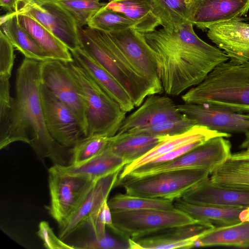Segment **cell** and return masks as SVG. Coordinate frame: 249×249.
<instances>
[{
    "instance_id": "6da1fadb",
    "label": "cell",
    "mask_w": 249,
    "mask_h": 249,
    "mask_svg": "<svg viewBox=\"0 0 249 249\" xmlns=\"http://www.w3.org/2000/svg\"><path fill=\"white\" fill-rule=\"evenodd\" d=\"M155 51L163 91L178 95L200 83L218 65L229 57L195 33L187 23L144 34Z\"/></svg>"
},
{
    "instance_id": "7a4b0ae2",
    "label": "cell",
    "mask_w": 249,
    "mask_h": 249,
    "mask_svg": "<svg viewBox=\"0 0 249 249\" xmlns=\"http://www.w3.org/2000/svg\"><path fill=\"white\" fill-rule=\"evenodd\" d=\"M40 62L24 58L16 77V94L12 97L11 108L6 128L0 135V149L16 142L31 145L37 157L50 159L53 165H68L71 148L55 141L45 125L40 92Z\"/></svg>"
},
{
    "instance_id": "3957f363",
    "label": "cell",
    "mask_w": 249,
    "mask_h": 249,
    "mask_svg": "<svg viewBox=\"0 0 249 249\" xmlns=\"http://www.w3.org/2000/svg\"><path fill=\"white\" fill-rule=\"evenodd\" d=\"M80 46L124 89L135 107L158 89L131 65L106 32L87 26L77 28Z\"/></svg>"
},
{
    "instance_id": "277c9868",
    "label": "cell",
    "mask_w": 249,
    "mask_h": 249,
    "mask_svg": "<svg viewBox=\"0 0 249 249\" xmlns=\"http://www.w3.org/2000/svg\"><path fill=\"white\" fill-rule=\"evenodd\" d=\"M181 99L186 103L214 105L249 113V66L223 62L183 94Z\"/></svg>"
},
{
    "instance_id": "5b68a950",
    "label": "cell",
    "mask_w": 249,
    "mask_h": 249,
    "mask_svg": "<svg viewBox=\"0 0 249 249\" xmlns=\"http://www.w3.org/2000/svg\"><path fill=\"white\" fill-rule=\"evenodd\" d=\"M66 65L84 106L86 137L115 135L126 112L74 62Z\"/></svg>"
},
{
    "instance_id": "8992f818",
    "label": "cell",
    "mask_w": 249,
    "mask_h": 249,
    "mask_svg": "<svg viewBox=\"0 0 249 249\" xmlns=\"http://www.w3.org/2000/svg\"><path fill=\"white\" fill-rule=\"evenodd\" d=\"M210 174V172L203 169L167 171L140 178L118 179L116 185L122 186L127 194L174 201L181 198Z\"/></svg>"
},
{
    "instance_id": "52a82bcc",
    "label": "cell",
    "mask_w": 249,
    "mask_h": 249,
    "mask_svg": "<svg viewBox=\"0 0 249 249\" xmlns=\"http://www.w3.org/2000/svg\"><path fill=\"white\" fill-rule=\"evenodd\" d=\"M48 173L50 203L47 209L60 227L77 211L96 180L64 173L53 165Z\"/></svg>"
},
{
    "instance_id": "ba28073f",
    "label": "cell",
    "mask_w": 249,
    "mask_h": 249,
    "mask_svg": "<svg viewBox=\"0 0 249 249\" xmlns=\"http://www.w3.org/2000/svg\"><path fill=\"white\" fill-rule=\"evenodd\" d=\"M114 233L129 239L164 228L190 224L196 221L175 208L111 211Z\"/></svg>"
},
{
    "instance_id": "9c48e42d",
    "label": "cell",
    "mask_w": 249,
    "mask_h": 249,
    "mask_svg": "<svg viewBox=\"0 0 249 249\" xmlns=\"http://www.w3.org/2000/svg\"><path fill=\"white\" fill-rule=\"evenodd\" d=\"M15 13L36 20L70 51L81 47L75 20L57 0H18Z\"/></svg>"
},
{
    "instance_id": "30bf717a",
    "label": "cell",
    "mask_w": 249,
    "mask_h": 249,
    "mask_svg": "<svg viewBox=\"0 0 249 249\" xmlns=\"http://www.w3.org/2000/svg\"><path fill=\"white\" fill-rule=\"evenodd\" d=\"M225 138L222 136L211 138L172 161L145 170L133 171L124 178H136L164 171L186 169H203L211 174L231 155V144Z\"/></svg>"
},
{
    "instance_id": "8fae6325",
    "label": "cell",
    "mask_w": 249,
    "mask_h": 249,
    "mask_svg": "<svg viewBox=\"0 0 249 249\" xmlns=\"http://www.w3.org/2000/svg\"><path fill=\"white\" fill-rule=\"evenodd\" d=\"M40 79L41 83L71 110L84 137H86L87 123L84 106L66 64L52 59L40 62Z\"/></svg>"
},
{
    "instance_id": "7c38bea8",
    "label": "cell",
    "mask_w": 249,
    "mask_h": 249,
    "mask_svg": "<svg viewBox=\"0 0 249 249\" xmlns=\"http://www.w3.org/2000/svg\"><path fill=\"white\" fill-rule=\"evenodd\" d=\"M107 33L135 69L161 94L163 89L159 75L156 54L144 34L133 28Z\"/></svg>"
},
{
    "instance_id": "4fadbf2b",
    "label": "cell",
    "mask_w": 249,
    "mask_h": 249,
    "mask_svg": "<svg viewBox=\"0 0 249 249\" xmlns=\"http://www.w3.org/2000/svg\"><path fill=\"white\" fill-rule=\"evenodd\" d=\"M40 92L44 121L51 136L61 145L73 147L84 137L71 110L41 83Z\"/></svg>"
},
{
    "instance_id": "5bb4252c",
    "label": "cell",
    "mask_w": 249,
    "mask_h": 249,
    "mask_svg": "<svg viewBox=\"0 0 249 249\" xmlns=\"http://www.w3.org/2000/svg\"><path fill=\"white\" fill-rule=\"evenodd\" d=\"M178 111L200 125L221 133L249 132V113H241L224 107L184 103L177 105Z\"/></svg>"
},
{
    "instance_id": "9a60e30c",
    "label": "cell",
    "mask_w": 249,
    "mask_h": 249,
    "mask_svg": "<svg viewBox=\"0 0 249 249\" xmlns=\"http://www.w3.org/2000/svg\"><path fill=\"white\" fill-rule=\"evenodd\" d=\"M214 227L212 224L197 221L164 228L129 238L130 249L192 248L199 235Z\"/></svg>"
},
{
    "instance_id": "2e32d148",
    "label": "cell",
    "mask_w": 249,
    "mask_h": 249,
    "mask_svg": "<svg viewBox=\"0 0 249 249\" xmlns=\"http://www.w3.org/2000/svg\"><path fill=\"white\" fill-rule=\"evenodd\" d=\"M208 38L226 54L230 61H249V23L236 19L213 24L208 28Z\"/></svg>"
},
{
    "instance_id": "e0dca14e",
    "label": "cell",
    "mask_w": 249,
    "mask_h": 249,
    "mask_svg": "<svg viewBox=\"0 0 249 249\" xmlns=\"http://www.w3.org/2000/svg\"><path fill=\"white\" fill-rule=\"evenodd\" d=\"M158 94L146 97L135 111L126 116L117 133H124L168 120L179 119L185 116L178 111L171 98Z\"/></svg>"
},
{
    "instance_id": "ac0fdd59",
    "label": "cell",
    "mask_w": 249,
    "mask_h": 249,
    "mask_svg": "<svg viewBox=\"0 0 249 249\" xmlns=\"http://www.w3.org/2000/svg\"><path fill=\"white\" fill-rule=\"evenodd\" d=\"M181 198L197 205L223 208L249 207V191L217 185L209 177L187 192Z\"/></svg>"
},
{
    "instance_id": "d6986e66",
    "label": "cell",
    "mask_w": 249,
    "mask_h": 249,
    "mask_svg": "<svg viewBox=\"0 0 249 249\" xmlns=\"http://www.w3.org/2000/svg\"><path fill=\"white\" fill-rule=\"evenodd\" d=\"M121 171L101 178L93 187L74 214L59 227V237L64 240L73 232L84 226L89 218L98 213L111 190L116 185Z\"/></svg>"
},
{
    "instance_id": "ffe728a7",
    "label": "cell",
    "mask_w": 249,
    "mask_h": 249,
    "mask_svg": "<svg viewBox=\"0 0 249 249\" xmlns=\"http://www.w3.org/2000/svg\"><path fill=\"white\" fill-rule=\"evenodd\" d=\"M74 62L82 69L126 112L135 105L121 84L81 47L70 51Z\"/></svg>"
},
{
    "instance_id": "44dd1931",
    "label": "cell",
    "mask_w": 249,
    "mask_h": 249,
    "mask_svg": "<svg viewBox=\"0 0 249 249\" xmlns=\"http://www.w3.org/2000/svg\"><path fill=\"white\" fill-rule=\"evenodd\" d=\"M231 136V134L221 133L211 130L204 126L195 125L183 133L169 136L139 159L125 165L122 171L120 172L118 179L124 178L133 170L185 144L197 140L207 141L216 137L229 138Z\"/></svg>"
},
{
    "instance_id": "7402d4cb",
    "label": "cell",
    "mask_w": 249,
    "mask_h": 249,
    "mask_svg": "<svg viewBox=\"0 0 249 249\" xmlns=\"http://www.w3.org/2000/svg\"><path fill=\"white\" fill-rule=\"evenodd\" d=\"M249 10V0H201L192 20L202 30L212 24L241 19Z\"/></svg>"
},
{
    "instance_id": "603a6c76",
    "label": "cell",
    "mask_w": 249,
    "mask_h": 249,
    "mask_svg": "<svg viewBox=\"0 0 249 249\" xmlns=\"http://www.w3.org/2000/svg\"><path fill=\"white\" fill-rule=\"evenodd\" d=\"M126 164V162L114 154L107 145L101 153L87 161L77 164L53 166L64 173L97 180L109 174L122 170Z\"/></svg>"
},
{
    "instance_id": "cb8c5ba5",
    "label": "cell",
    "mask_w": 249,
    "mask_h": 249,
    "mask_svg": "<svg viewBox=\"0 0 249 249\" xmlns=\"http://www.w3.org/2000/svg\"><path fill=\"white\" fill-rule=\"evenodd\" d=\"M168 137L128 132L117 133L110 138L108 146L128 164L143 156Z\"/></svg>"
},
{
    "instance_id": "d4e9b609",
    "label": "cell",
    "mask_w": 249,
    "mask_h": 249,
    "mask_svg": "<svg viewBox=\"0 0 249 249\" xmlns=\"http://www.w3.org/2000/svg\"><path fill=\"white\" fill-rule=\"evenodd\" d=\"M17 15L20 26L31 36L49 59L65 64L74 62L70 50L54 35L32 18Z\"/></svg>"
},
{
    "instance_id": "484cf974",
    "label": "cell",
    "mask_w": 249,
    "mask_h": 249,
    "mask_svg": "<svg viewBox=\"0 0 249 249\" xmlns=\"http://www.w3.org/2000/svg\"><path fill=\"white\" fill-rule=\"evenodd\" d=\"M105 7L134 21V29L142 33L153 32L160 25L151 0H115L107 3Z\"/></svg>"
},
{
    "instance_id": "4316f807",
    "label": "cell",
    "mask_w": 249,
    "mask_h": 249,
    "mask_svg": "<svg viewBox=\"0 0 249 249\" xmlns=\"http://www.w3.org/2000/svg\"><path fill=\"white\" fill-rule=\"evenodd\" d=\"M213 246L249 248V222L215 227L199 235L194 244V247Z\"/></svg>"
},
{
    "instance_id": "83f0119b",
    "label": "cell",
    "mask_w": 249,
    "mask_h": 249,
    "mask_svg": "<svg viewBox=\"0 0 249 249\" xmlns=\"http://www.w3.org/2000/svg\"><path fill=\"white\" fill-rule=\"evenodd\" d=\"M174 204L175 208L194 219L215 227L227 226L241 222L239 214L245 209L197 205L187 202L181 198L176 199Z\"/></svg>"
},
{
    "instance_id": "f1b7e54d",
    "label": "cell",
    "mask_w": 249,
    "mask_h": 249,
    "mask_svg": "<svg viewBox=\"0 0 249 249\" xmlns=\"http://www.w3.org/2000/svg\"><path fill=\"white\" fill-rule=\"evenodd\" d=\"M154 11L163 28L192 23L201 0H151Z\"/></svg>"
},
{
    "instance_id": "f546056e",
    "label": "cell",
    "mask_w": 249,
    "mask_h": 249,
    "mask_svg": "<svg viewBox=\"0 0 249 249\" xmlns=\"http://www.w3.org/2000/svg\"><path fill=\"white\" fill-rule=\"evenodd\" d=\"M211 175L210 178L215 184L249 191V160L230 158Z\"/></svg>"
},
{
    "instance_id": "4dcf8cb0",
    "label": "cell",
    "mask_w": 249,
    "mask_h": 249,
    "mask_svg": "<svg viewBox=\"0 0 249 249\" xmlns=\"http://www.w3.org/2000/svg\"><path fill=\"white\" fill-rule=\"evenodd\" d=\"M0 26L14 48L25 58L40 62L49 59L31 36L20 26L17 14Z\"/></svg>"
},
{
    "instance_id": "1f68e13d",
    "label": "cell",
    "mask_w": 249,
    "mask_h": 249,
    "mask_svg": "<svg viewBox=\"0 0 249 249\" xmlns=\"http://www.w3.org/2000/svg\"><path fill=\"white\" fill-rule=\"evenodd\" d=\"M107 203L111 211L148 209L170 210L175 208L174 201L171 200L145 197L126 193L116 194Z\"/></svg>"
},
{
    "instance_id": "d6a6232c",
    "label": "cell",
    "mask_w": 249,
    "mask_h": 249,
    "mask_svg": "<svg viewBox=\"0 0 249 249\" xmlns=\"http://www.w3.org/2000/svg\"><path fill=\"white\" fill-rule=\"evenodd\" d=\"M87 26L94 29L112 33L134 28L135 22L122 14L107 8L105 5L89 20Z\"/></svg>"
},
{
    "instance_id": "836d02e7",
    "label": "cell",
    "mask_w": 249,
    "mask_h": 249,
    "mask_svg": "<svg viewBox=\"0 0 249 249\" xmlns=\"http://www.w3.org/2000/svg\"><path fill=\"white\" fill-rule=\"evenodd\" d=\"M110 137L91 136L83 137L71 148V164H77L98 155L107 147Z\"/></svg>"
},
{
    "instance_id": "e575fe53",
    "label": "cell",
    "mask_w": 249,
    "mask_h": 249,
    "mask_svg": "<svg viewBox=\"0 0 249 249\" xmlns=\"http://www.w3.org/2000/svg\"><path fill=\"white\" fill-rule=\"evenodd\" d=\"M196 125V122L185 115L177 120H168L154 125L128 131L133 134L173 136L183 133Z\"/></svg>"
},
{
    "instance_id": "d590c367",
    "label": "cell",
    "mask_w": 249,
    "mask_h": 249,
    "mask_svg": "<svg viewBox=\"0 0 249 249\" xmlns=\"http://www.w3.org/2000/svg\"><path fill=\"white\" fill-rule=\"evenodd\" d=\"M101 0H57L73 17L77 27L87 25L92 17L107 3Z\"/></svg>"
},
{
    "instance_id": "8d00e7d4",
    "label": "cell",
    "mask_w": 249,
    "mask_h": 249,
    "mask_svg": "<svg viewBox=\"0 0 249 249\" xmlns=\"http://www.w3.org/2000/svg\"><path fill=\"white\" fill-rule=\"evenodd\" d=\"M75 249H130L129 239L119 236L115 237L106 235L103 238L90 239L81 242L75 246Z\"/></svg>"
},
{
    "instance_id": "74e56055",
    "label": "cell",
    "mask_w": 249,
    "mask_h": 249,
    "mask_svg": "<svg viewBox=\"0 0 249 249\" xmlns=\"http://www.w3.org/2000/svg\"><path fill=\"white\" fill-rule=\"evenodd\" d=\"M10 78L9 76H0V135L6 128L11 112Z\"/></svg>"
},
{
    "instance_id": "f35d334b",
    "label": "cell",
    "mask_w": 249,
    "mask_h": 249,
    "mask_svg": "<svg viewBox=\"0 0 249 249\" xmlns=\"http://www.w3.org/2000/svg\"><path fill=\"white\" fill-rule=\"evenodd\" d=\"M15 55L14 47L0 30V76L11 77Z\"/></svg>"
},
{
    "instance_id": "ab89813d",
    "label": "cell",
    "mask_w": 249,
    "mask_h": 249,
    "mask_svg": "<svg viewBox=\"0 0 249 249\" xmlns=\"http://www.w3.org/2000/svg\"><path fill=\"white\" fill-rule=\"evenodd\" d=\"M205 142L206 141L203 140H197L180 146L162 155V156L154 159V160L134 170H145L155 166L172 161L200 145Z\"/></svg>"
},
{
    "instance_id": "60d3db41",
    "label": "cell",
    "mask_w": 249,
    "mask_h": 249,
    "mask_svg": "<svg viewBox=\"0 0 249 249\" xmlns=\"http://www.w3.org/2000/svg\"><path fill=\"white\" fill-rule=\"evenodd\" d=\"M37 234L43 242L44 246L48 249H75L73 245L64 242L53 232L48 222L41 221L38 225Z\"/></svg>"
},
{
    "instance_id": "b9f144b4",
    "label": "cell",
    "mask_w": 249,
    "mask_h": 249,
    "mask_svg": "<svg viewBox=\"0 0 249 249\" xmlns=\"http://www.w3.org/2000/svg\"><path fill=\"white\" fill-rule=\"evenodd\" d=\"M99 215L102 222L112 231L114 229L112 215L111 211L108 205L107 200L103 203Z\"/></svg>"
},
{
    "instance_id": "7bdbcfd3",
    "label": "cell",
    "mask_w": 249,
    "mask_h": 249,
    "mask_svg": "<svg viewBox=\"0 0 249 249\" xmlns=\"http://www.w3.org/2000/svg\"><path fill=\"white\" fill-rule=\"evenodd\" d=\"M18 0H0V5L9 12H16Z\"/></svg>"
},
{
    "instance_id": "ee69618b",
    "label": "cell",
    "mask_w": 249,
    "mask_h": 249,
    "mask_svg": "<svg viewBox=\"0 0 249 249\" xmlns=\"http://www.w3.org/2000/svg\"><path fill=\"white\" fill-rule=\"evenodd\" d=\"M16 15L15 12H9L4 15L1 16L0 18V25L1 26Z\"/></svg>"
},
{
    "instance_id": "f6af8a7d",
    "label": "cell",
    "mask_w": 249,
    "mask_h": 249,
    "mask_svg": "<svg viewBox=\"0 0 249 249\" xmlns=\"http://www.w3.org/2000/svg\"><path fill=\"white\" fill-rule=\"evenodd\" d=\"M241 147L246 149L245 151L249 152V139H245L242 142Z\"/></svg>"
},
{
    "instance_id": "bcb514c9",
    "label": "cell",
    "mask_w": 249,
    "mask_h": 249,
    "mask_svg": "<svg viewBox=\"0 0 249 249\" xmlns=\"http://www.w3.org/2000/svg\"><path fill=\"white\" fill-rule=\"evenodd\" d=\"M246 215L244 221L249 222V207L246 208Z\"/></svg>"
},
{
    "instance_id": "7dc6e473",
    "label": "cell",
    "mask_w": 249,
    "mask_h": 249,
    "mask_svg": "<svg viewBox=\"0 0 249 249\" xmlns=\"http://www.w3.org/2000/svg\"><path fill=\"white\" fill-rule=\"evenodd\" d=\"M245 135H246L245 139H249V132L245 133Z\"/></svg>"
},
{
    "instance_id": "c3c4849f",
    "label": "cell",
    "mask_w": 249,
    "mask_h": 249,
    "mask_svg": "<svg viewBox=\"0 0 249 249\" xmlns=\"http://www.w3.org/2000/svg\"><path fill=\"white\" fill-rule=\"evenodd\" d=\"M244 64L247 65H248V66H249V61L247 62V63H244Z\"/></svg>"
},
{
    "instance_id": "681fc988",
    "label": "cell",
    "mask_w": 249,
    "mask_h": 249,
    "mask_svg": "<svg viewBox=\"0 0 249 249\" xmlns=\"http://www.w3.org/2000/svg\"><path fill=\"white\" fill-rule=\"evenodd\" d=\"M109 1H113V0H108Z\"/></svg>"
}]
</instances>
